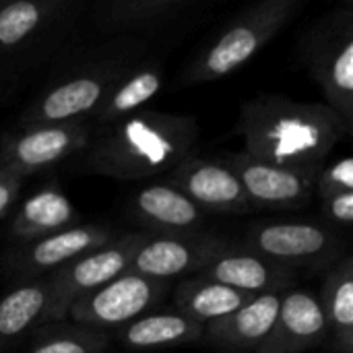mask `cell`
I'll return each mask as SVG.
<instances>
[{
	"label": "cell",
	"instance_id": "3",
	"mask_svg": "<svg viewBox=\"0 0 353 353\" xmlns=\"http://www.w3.org/2000/svg\"><path fill=\"white\" fill-rule=\"evenodd\" d=\"M147 54H151V43L145 37L130 35H114L81 52L33 95L19 116L21 128L91 120L116 81Z\"/></svg>",
	"mask_w": 353,
	"mask_h": 353
},
{
	"label": "cell",
	"instance_id": "8",
	"mask_svg": "<svg viewBox=\"0 0 353 353\" xmlns=\"http://www.w3.org/2000/svg\"><path fill=\"white\" fill-rule=\"evenodd\" d=\"M145 238H147L145 232H128V234L116 236L112 242L50 273L46 277L48 290H50L46 325L66 321V312L77 298L126 273L134 252L145 242Z\"/></svg>",
	"mask_w": 353,
	"mask_h": 353
},
{
	"label": "cell",
	"instance_id": "15",
	"mask_svg": "<svg viewBox=\"0 0 353 353\" xmlns=\"http://www.w3.org/2000/svg\"><path fill=\"white\" fill-rule=\"evenodd\" d=\"M201 6L196 0H103L93 6V23L112 37H145L188 21Z\"/></svg>",
	"mask_w": 353,
	"mask_h": 353
},
{
	"label": "cell",
	"instance_id": "27",
	"mask_svg": "<svg viewBox=\"0 0 353 353\" xmlns=\"http://www.w3.org/2000/svg\"><path fill=\"white\" fill-rule=\"evenodd\" d=\"M353 190V159L343 155L333 163L325 165L314 182V194L323 201L327 196Z\"/></svg>",
	"mask_w": 353,
	"mask_h": 353
},
{
	"label": "cell",
	"instance_id": "22",
	"mask_svg": "<svg viewBox=\"0 0 353 353\" xmlns=\"http://www.w3.org/2000/svg\"><path fill=\"white\" fill-rule=\"evenodd\" d=\"M319 302L329 327L331 353H353V256L345 252L325 269Z\"/></svg>",
	"mask_w": 353,
	"mask_h": 353
},
{
	"label": "cell",
	"instance_id": "6",
	"mask_svg": "<svg viewBox=\"0 0 353 353\" xmlns=\"http://www.w3.org/2000/svg\"><path fill=\"white\" fill-rule=\"evenodd\" d=\"M300 58L327 105L353 130V8L337 6L316 19L300 39Z\"/></svg>",
	"mask_w": 353,
	"mask_h": 353
},
{
	"label": "cell",
	"instance_id": "10",
	"mask_svg": "<svg viewBox=\"0 0 353 353\" xmlns=\"http://www.w3.org/2000/svg\"><path fill=\"white\" fill-rule=\"evenodd\" d=\"M93 139L91 120L25 126L0 139V170L17 178H27L52 168L70 155L83 153Z\"/></svg>",
	"mask_w": 353,
	"mask_h": 353
},
{
	"label": "cell",
	"instance_id": "5",
	"mask_svg": "<svg viewBox=\"0 0 353 353\" xmlns=\"http://www.w3.org/2000/svg\"><path fill=\"white\" fill-rule=\"evenodd\" d=\"M304 6V0H259L234 12L184 66V83L225 79L246 66Z\"/></svg>",
	"mask_w": 353,
	"mask_h": 353
},
{
	"label": "cell",
	"instance_id": "11",
	"mask_svg": "<svg viewBox=\"0 0 353 353\" xmlns=\"http://www.w3.org/2000/svg\"><path fill=\"white\" fill-rule=\"evenodd\" d=\"M165 182L186 194L207 215H246L254 211L238 176L219 157L190 155L168 172Z\"/></svg>",
	"mask_w": 353,
	"mask_h": 353
},
{
	"label": "cell",
	"instance_id": "33",
	"mask_svg": "<svg viewBox=\"0 0 353 353\" xmlns=\"http://www.w3.org/2000/svg\"><path fill=\"white\" fill-rule=\"evenodd\" d=\"M329 353H331V352H329Z\"/></svg>",
	"mask_w": 353,
	"mask_h": 353
},
{
	"label": "cell",
	"instance_id": "25",
	"mask_svg": "<svg viewBox=\"0 0 353 353\" xmlns=\"http://www.w3.org/2000/svg\"><path fill=\"white\" fill-rule=\"evenodd\" d=\"M254 296L242 294L228 285L203 279V277H186L174 290V306L176 312L194 321L203 329L230 316Z\"/></svg>",
	"mask_w": 353,
	"mask_h": 353
},
{
	"label": "cell",
	"instance_id": "29",
	"mask_svg": "<svg viewBox=\"0 0 353 353\" xmlns=\"http://www.w3.org/2000/svg\"><path fill=\"white\" fill-rule=\"evenodd\" d=\"M21 184H23L21 178H17V176H12L8 172H2L0 170V217H4L6 211L17 201L19 190H21Z\"/></svg>",
	"mask_w": 353,
	"mask_h": 353
},
{
	"label": "cell",
	"instance_id": "2",
	"mask_svg": "<svg viewBox=\"0 0 353 353\" xmlns=\"http://www.w3.org/2000/svg\"><path fill=\"white\" fill-rule=\"evenodd\" d=\"M201 128L194 116L141 110L108 128L95 130L81 153L83 170L130 182L172 172L190 157Z\"/></svg>",
	"mask_w": 353,
	"mask_h": 353
},
{
	"label": "cell",
	"instance_id": "18",
	"mask_svg": "<svg viewBox=\"0 0 353 353\" xmlns=\"http://www.w3.org/2000/svg\"><path fill=\"white\" fill-rule=\"evenodd\" d=\"M132 217L147 236H192L203 234L207 213L172 184H149L130 201Z\"/></svg>",
	"mask_w": 353,
	"mask_h": 353
},
{
	"label": "cell",
	"instance_id": "7",
	"mask_svg": "<svg viewBox=\"0 0 353 353\" xmlns=\"http://www.w3.org/2000/svg\"><path fill=\"white\" fill-rule=\"evenodd\" d=\"M347 236L323 221H263L248 228L244 248L288 269H327L347 250Z\"/></svg>",
	"mask_w": 353,
	"mask_h": 353
},
{
	"label": "cell",
	"instance_id": "9",
	"mask_svg": "<svg viewBox=\"0 0 353 353\" xmlns=\"http://www.w3.org/2000/svg\"><path fill=\"white\" fill-rule=\"evenodd\" d=\"M165 292V281L147 279L126 271L105 285L77 298L70 304L66 319L74 325L103 333L122 329L139 316L155 310Z\"/></svg>",
	"mask_w": 353,
	"mask_h": 353
},
{
	"label": "cell",
	"instance_id": "12",
	"mask_svg": "<svg viewBox=\"0 0 353 353\" xmlns=\"http://www.w3.org/2000/svg\"><path fill=\"white\" fill-rule=\"evenodd\" d=\"M114 230L108 225H72L58 234L46 236L35 242L21 244L8 259L6 271L14 281H33L48 277L56 269L72 263L74 259L112 242Z\"/></svg>",
	"mask_w": 353,
	"mask_h": 353
},
{
	"label": "cell",
	"instance_id": "28",
	"mask_svg": "<svg viewBox=\"0 0 353 353\" xmlns=\"http://www.w3.org/2000/svg\"><path fill=\"white\" fill-rule=\"evenodd\" d=\"M323 205V223L343 236H350L353 223V190L339 192L321 201Z\"/></svg>",
	"mask_w": 353,
	"mask_h": 353
},
{
	"label": "cell",
	"instance_id": "17",
	"mask_svg": "<svg viewBox=\"0 0 353 353\" xmlns=\"http://www.w3.org/2000/svg\"><path fill=\"white\" fill-rule=\"evenodd\" d=\"M327 341L329 327L319 296L308 290H288L281 294L273 329L256 353H308Z\"/></svg>",
	"mask_w": 353,
	"mask_h": 353
},
{
	"label": "cell",
	"instance_id": "30",
	"mask_svg": "<svg viewBox=\"0 0 353 353\" xmlns=\"http://www.w3.org/2000/svg\"><path fill=\"white\" fill-rule=\"evenodd\" d=\"M2 83H4V81H2V79H0V85H2Z\"/></svg>",
	"mask_w": 353,
	"mask_h": 353
},
{
	"label": "cell",
	"instance_id": "19",
	"mask_svg": "<svg viewBox=\"0 0 353 353\" xmlns=\"http://www.w3.org/2000/svg\"><path fill=\"white\" fill-rule=\"evenodd\" d=\"M163 58L155 54H147L130 66L95 108L91 116L93 132L145 110L147 101H151L163 85Z\"/></svg>",
	"mask_w": 353,
	"mask_h": 353
},
{
	"label": "cell",
	"instance_id": "31",
	"mask_svg": "<svg viewBox=\"0 0 353 353\" xmlns=\"http://www.w3.org/2000/svg\"><path fill=\"white\" fill-rule=\"evenodd\" d=\"M0 139H2V132H0Z\"/></svg>",
	"mask_w": 353,
	"mask_h": 353
},
{
	"label": "cell",
	"instance_id": "21",
	"mask_svg": "<svg viewBox=\"0 0 353 353\" xmlns=\"http://www.w3.org/2000/svg\"><path fill=\"white\" fill-rule=\"evenodd\" d=\"M79 223V211L58 184H48L33 192L10 219L12 238L23 244L41 240Z\"/></svg>",
	"mask_w": 353,
	"mask_h": 353
},
{
	"label": "cell",
	"instance_id": "14",
	"mask_svg": "<svg viewBox=\"0 0 353 353\" xmlns=\"http://www.w3.org/2000/svg\"><path fill=\"white\" fill-rule=\"evenodd\" d=\"M238 176L250 205L256 209H300L314 196L316 176L265 163L248 153H225L219 157Z\"/></svg>",
	"mask_w": 353,
	"mask_h": 353
},
{
	"label": "cell",
	"instance_id": "4",
	"mask_svg": "<svg viewBox=\"0 0 353 353\" xmlns=\"http://www.w3.org/2000/svg\"><path fill=\"white\" fill-rule=\"evenodd\" d=\"M85 4L12 0L0 4V79L25 74L54 58L70 39Z\"/></svg>",
	"mask_w": 353,
	"mask_h": 353
},
{
	"label": "cell",
	"instance_id": "13",
	"mask_svg": "<svg viewBox=\"0 0 353 353\" xmlns=\"http://www.w3.org/2000/svg\"><path fill=\"white\" fill-rule=\"evenodd\" d=\"M225 244L223 238L205 232L192 236H147L134 252L128 273L165 283L186 279L205 269Z\"/></svg>",
	"mask_w": 353,
	"mask_h": 353
},
{
	"label": "cell",
	"instance_id": "1",
	"mask_svg": "<svg viewBox=\"0 0 353 353\" xmlns=\"http://www.w3.org/2000/svg\"><path fill=\"white\" fill-rule=\"evenodd\" d=\"M236 132L250 157L319 176L331 151L352 130L327 103L261 93L240 108Z\"/></svg>",
	"mask_w": 353,
	"mask_h": 353
},
{
	"label": "cell",
	"instance_id": "24",
	"mask_svg": "<svg viewBox=\"0 0 353 353\" xmlns=\"http://www.w3.org/2000/svg\"><path fill=\"white\" fill-rule=\"evenodd\" d=\"M48 302L46 277L19 283L0 298V353L12 350L25 335L46 325Z\"/></svg>",
	"mask_w": 353,
	"mask_h": 353
},
{
	"label": "cell",
	"instance_id": "23",
	"mask_svg": "<svg viewBox=\"0 0 353 353\" xmlns=\"http://www.w3.org/2000/svg\"><path fill=\"white\" fill-rule=\"evenodd\" d=\"M203 331L201 325L176 310H151L118 329V337L132 352H151L196 343L203 339Z\"/></svg>",
	"mask_w": 353,
	"mask_h": 353
},
{
	"label": "cell",
	"instance_id": "32",
	"mask_svg": "<svg viewBox=\"0 0 353 353\" xmlns=\"http://www.w3.org/2000/svg\"><path fill=\"white\" fill-rule=\"evenodd\" d=\"M0 4H2V2H0Z\"/></svg>",
	"mask_w": 353,
	"mask_h": 353
},
{
	"label": "cell",
	"instance_id": "26",
	"mask_svg": "<svg viewBox=\"0 0 353 353\" xmlns=\"http://www.w3.org/2000/svg\"><path fill=\"white\" fill-rule=\"evenodd\" d=\"M108 345V333L62 321L35 329L23 353H103Z\"/></svg>",
	"mask_w": 353,
	"mask_h": 353
},
{
	"label": "cell",
	"instance_id": "20",
	"mask_svg": "<svg viewBox=\"0 0 353 353\" xmlns=\"http://www.w3.org/2000/svg\"><path fill=\"white\" fill-rule=\"evenodd\" d=\"M281 294L254 296L230 316L205 327L203 339L223 353H256L273 329Z\"/></svg>",
	"mask_w": 353,
	"mask_h": 353
},
{
	"label": "cell",
	"instance_id": "16",
	"mask_svg": "<svg viewBox=\"0 0 353 353\" xmlns=\"http://www.w3.org/2000/svg\"><path fill=\"white\" fill-rule=\"evenodd\" d=\"M296 275L298 271L277 265L244 246H232L230 242L196 273V277L228 285L248 296L283 294L292 290Z\"/></svg>",
	"mask_w": 353,
	"mask_h": 353
}]
</instances>
